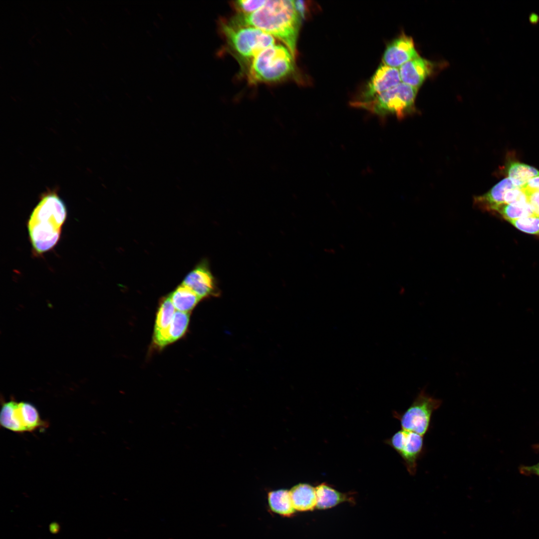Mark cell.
Wrapping results in <instances>:
<instances>
[{
  "instance_id": "obj_19",
  "label": "cell",
  "mask_w": 539,
  "mask_h": 539,
  "mask_svg": "<svg viewBox=\"0 0 539 539\" xmlns=\"http://www.w3.org/2000/svg\"><path fill=\"white\" fill-rule=\"evenodd\" d=\"M507 172L508 178L518 187L523 186L531 179L539 176V171L537 169L517 162L510 163Z\"/></svg>"
},
{
  "instance_id": "obj_5",
  "label": "cell",
  "mask_w": 539,
  "mask_h": 539,
  "mask_svg": "<svg viewBox=\"0 0 539 539\" xmlns=\"http://www.w3.org/2000/svg\"><path fill=\"white\" fill-rule=\"evenodd\" d=\"M418 88L403 82L367 101L353 100L351 105L379 116L403 117L415 110Z\"/></svg>"
},
{
  "instance_id": "obj_28",
  "label": "cell",
  "mask_w": 539,
  "mask_h": 539,
  "mask_svg": "<svg viewBox=\"0 0 539 539\" xmlns=\"http://www.w3.org/2000/svg\"><path fill=\"white\" fill-rule=\"evenodd\" d=\"M536 446H537V448H539V445H536Z\"/></svg>"
},
{
  "instance_id": "obj_23",
  "label": "cell",
  "mask_w": 539,
  "mask_h": 539,
  "mask_svg": "<svg viewBox=\"0 0 539 539\" xmlns=\"http://www.w3.org/2000/svg\"><path fill=\"white\" fill-rule=\"evenodd\" d=\"M504 203L522 206L528 204L526 193L521 187L508 191L504 196Z\"/></svg>"
},
{
  "instance_id": "obj_6",
  "label": "cell",
  "mask_w": 539,
  "mask_h": 539,
  "mask_svg": "<svg viewBox=\"0 0 539 539\" xmlns=\"http://www.w3.org/2000/svg\"><path fill=\"white\" fill-rule=\"evenodd\" d=\"M442 400L428 394L424 389L402 414L398 415L402 429L424 436L430 428L433 413L442 404Z\"/></svg>"
},
{
  "instance_id": "obj_9",
  "label": "cell",
  "mask_w": 539,
  "mask_h": 539,
  "mask_svg": "<svg viewBox=\"0 0 539 539\" xmlns=\"http://www.w3.org/2000/svg\"><path fill=\"white\" fill-rule=\"evenodd\" d=\"M401 82L398 68L382 63L377 69L358 98L354 100H370Z\"/></svg>"
},
{
  "instance_id": "obj_14",
  "label": "cell",
  "mask_w": 539,
  "mask_h": 539,
  "mask_svg": "<svg viewBox=\"0 0 539 539\" xmlns=\"http://www.w3.org/2000/svg\"><path fill=\"white\" fill-rule=\"evenodd\" d=\"M517 187H518L514 185L510 178H505L495 185L487 193L475 197L474 203L479 208L490 211L493 207L504 203V196L506 193Z\"/></svg>"
},
{
  "instance_id": "obj_8",
  "label": "cell",
  "mask_w": 539,
  "mask_h": 539,
  "mask_svg": "<svg viewBox=\"0 0 539 539\" xmlns=\"http://www.w3.org/2000/svg\"><path fill=\"white\" fill-rule=\"evenodd\" d=\"M389 444L400 455L410 475H415L417 461L425 452L423 436L401 430L391 437Z\"/></svg>"
},
{
  "instance_id": "obj_25",
  "label": "cell",
  "mask_w": 539,
  "mask_h": 539,
  "mask_svg": "<svg viewBox=\"0 0 539 539\" xmlns=\"http://www.w3.org/2000/svg\"><path fill=\"white\" fill-rule=\"evenodd\" d=\"M528 198V202L535 215L539 216V190L523 188Z\"/></svg>"
},
{
  "instance_id": "obj_2",
  "label": "cell",
  "mask_w": 539,
  "mask_h": 539,
  "mask_svg": "<svg viewBox=\"0 0 539 539\" xmlns=\"http://www.w3.org/2000/svg\"><path fill=\"white\" fill-rule=\"evenodd\" d=\"M66 216L65 205L55 191L41 196L27 224L32 247L37 254L48 252L56 245Z\"/></svg>"
},
{
  "instance_id": "obj_13",
  "label": "cell",
  "mask_w": 539,
  "mask_h": 539,
  "mask_svg": "<svg viewBox=\"0 0 539 539\" xmlns=\"http://www.w3.org/2000/svg\"><path fill=\"white\" fill-rule=\"evenodd\" d=\"M170 296L161 301L157 314L154 331V341L160 347L170 343L168 330L176 311Z\"/></svg>"
},
{
  "instance_id": "obj_17",
  "label": "cell",
  "mask_w": 539,
  "mask_h": 539,
  "mask_svg": "<svg viewBox=\"0 0 539 539\" xmlns=\"http://www.w3.org/2000/svg\"><path fill=\"white\" fill-rule=\"evenodd\" d=\"M268 501L271 511L281 516L291 517L296 511L292 503L289 491L287 490L279 489L269 492Z\"/></svg>"
},
{
  "instance_id": "obj_22",
  "label": "cell",
  "mask_w": 539,
  "mask_h": 539,
  "mask_svg": "<svg viewBox=\"0 0 539 539\" xmlns=\"http://www.w3.org/2000/svg\"><path fill=\"white\" fill-rule=\"evenodd\" d=\"M508 221L523 232L539 236V216L534 215Z\"/></svg>"
},
{
  "instance_id": "obj_15",
  "label": "cell",
  "mask_w": 539,
  "mask_h": 539,
  "mask_svg": "<svg viewBox=\"0 0 539 539\" xmlns=\"http://www.w3.org/2000/svg\"><path fill=\"white\" fill-rule=\"evenodd\" d=\"M289 492L296 511H311L316 508L315 488L307 484L300 483L293 486Z\"/></svg>"
},
{
  "instance_id": "obj_7",
  "label": "cell",
  "mask_w": 539,
  "mask_h": 539,
  "mask_svg": "<svg viewBox=\"0 0 539 539\" xmlns=\"http://www.w3.org/2000/svg\"><path fill=\"white\" fill-rule=\"evenodd\" d=\"M0 422L4 428L17 433L32 432L45 425L33 404L14 400L3 403Z\"/></svg>"
},
{
  "instance_id": "obj_18",
  "label": "cell",
  "mask_w": 539,
  "mask_h": 539,
  "mask_svg": "<svg viewBox=\"0 0 539 539\" xmlns=\"http://www.w3.org/2000/svg\"><path fill=\"white\" fill-rule=\"evenodd\" d=\"M169 296L175 309L184 312L192 310L201 299L194 291L182 283Z\"/></svg>"
},
{
  "instance_id": "obj_12",
  "label": "cell",
  "mask_w": 539,
  "mask_h": 539,
  "mask_svg": "<svg viewBox=\"0 0 539 539\" xmlns=\"http://www.w3.org/2000/svg\"><path fill=\"white\" fill-rule=\"evenodd\" d=\"M433 68L431 61L418 56L399 68L401 82L418 89L430 75Z\"/></svg>"
},
{
  "instance_id": "obj_10",
  "label": "cell",
  "mask_w": 539,
  "mask_h": 539,
  "mask_svg": "<svg viewBox=\"0 0 539 539\" xmlns=\"http://www.w3.org/2000/svg\"><path fill=\"white\" fill-rule=\"evenodd\" d=\"M182 284L194 291L201 299L219 295L215 277L207 260H202L185 277Z\"/></svg>"
},
{
  "instance_id": "obj_1",
  "label": "cell",
  "mask_w": 539,
  "mask_h": 539,
  "mask_svg": "<svg viewBox=\"0 0 539 539\" xmlns=\"http://www.w3.org/2000/svg\"><path fill=\"white\" fill-rule=\"evenodd\" d=\"M231 20L255 27L277 38L295 58L301 17L294 0H266L256 11L249 14H238Z\"/></svg>"
},
{
  "instance_id": "obj_4",
  "label": "cell",
  "mask_w": 539,
  "mask_h": 539,
  "mask_svg": "<svg viewBox=\"0 0 539 539\" xmlns=\"http://www.w3.org/2000/svg\"><path fill=\"white\" fill-rule=\"evenodd\" d=\"M221 30L231 51L245 67L262 50L276 43L275 38L268 33L232 20L222 23Z\"/></svg>"
},
{
  "instance_id": "obj_21",
  "label": "cell",
  "mask_w": 539,
  "mask_h": 539,
  "mask_svg": "<svg viewBox=\"0 0 539 539\" xmlns=\"http://www.w3.org/2000/svg\"><path fill=\"white\" fill-rule=\"evenodd\" d=\"M190 314L176 310L174 313L168 330L170 342L180 338L186 332L189 321Z\"/></svg>"
},
{
  "instance_id": "obj_24",
  "label": "cell",
  "mask_w": 539,
  "mask_h": 539,
  "mask_svg": "<svg viewBox=\"0 0 539 539\" xmlns=\"http://www.w3.org/2000/svg\"><path fill=\"white\" fill-rule=\"evenodd\" d=\"M266 2L265 0H242L235 1L238 14H249L260 8Z\"/></svg>"
},
{
  "instance_id": "obj_27",
  "label": "cell",
  "mask_w": 539,
  "mask_h": 539,
  "mask_svg": "<svg viewBox=\"0 0 539 539\" xmlns=\"http://www.w3.org/2000/svg\"><path fill=\"white\" fill-rule=\"evenodd\" d=\"M521 187L539 190V176L531 179Z\"/></svg>"
},
{
  "instance_id": "obj_26",
  "label": "cell",
  "mask_w": 539,
  "mask_h": 539,
  "mask_svg": "<svg viewBox=\"0 0 539 539\" xmlns=\"http://www.w3.org/2000/svg\"><path fill=\"white\" fill-rule=\"evenodd\" d=\"M520 472L524 475H535L539 476V463L532 466H521Z\"/></svg>"
},
{
  "instance_id": "obj_3",
  "label": "cell",
  "mask_w": 539,
  "mask_h": 539,
  "mask_svg": "<svg viewBox=\"0 0 539 539\" xmlns=\"http://www.w3.org/2000/svg\"><path fill=\"white\" fill-rule=\"evenodd\" d=\"M295 57L283 44L275 43L259 53L246 69L251 84L272 83L287 78L295 71Z\"/></svg>"
},
{
  "instance_id": "obj_20",
  "label": "cell",
  "mask_w": 539,
  "mask_h": 539,
  "mask_svg": "<svg viewBox=\"0 0 539 539\" xmlns=\"http://www.w3.org/2000/svg\"><path fill=\"white\" fill-rule=\"evenodd\" d=\"M490 211L499 213L507 221L534 215L529 203L522 206L502 203L493 207Z\"/></svg>"
},
{
  "instance_id": "obj_16",
  "label": "cell",
  "mask_w": 539,
  "mask_h": 539,
  "mask_svg": "<svg viewBox=\"0 0 539 539\" xmlns=\"http://www.w3.org/2000/svg\"><path fill=\"white\" fill-rule=\"evenodd\" d=\"M316 507L318 510H325L334 507L351 498L347 494L341 493L329 485L322 483L315 487Z\"/></svg>"
},
{
  "instance_id": "obj_11",
  "label": "cell",
  "mask_w": 539,
  "mask_h": 539,
  "mask_svg": "<svg viewBox=\"0 0 539 539\" xmlns=\"http://www.w3.org/2000/svg\"><path fill=\"white\" fill-rule=\"evenodd\" d=\"M418 56L412 37L403 33L387 45L383 56V63L399 68Z\"/></svg>"
}]
</instances>
